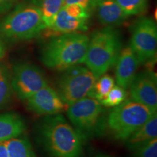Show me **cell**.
<instances>
[{
    "instance_id": "7402d4cb",
    "label": "cell",
    "mask_w": 157,
    "mask_h": 157,
    "mask_svg": "<svg viewBox=\"0 0 157 157\" xmlns=\"http://www.w3.org/2000/svg\"><path fill=\"white\" fill-rule=\"evenodd\" d=\"M127 97V90L119 85H114L108 95L100 101L102 105L107 108H113L123 103Z\"/></svg>"
},
{
    "instance_id": "83f0119b",
    "label": "cell",
    "mask_w": 157,
    "mask_h": 157,
    "mask_svg": "<svg viewBox=\"0 0 157 157\" xmlns=\"http://www.w3.org/2000/svg\"><path fill=\"white\" fill-rule=\"evenodd\" d=\"M13 0H0V11L7 8Z\"/></svg>"
},
{
    "instance_id": "ba28073f",
    "label": "cell",
    "mask_w": 157,
    "mask_h": 157,
    "mask_svg": "<svg viewBox=\"0 0 157 157\" xmlns=\"http://www.w3.org/2000/svg\"><path fill=\"white\" fill-rule=\"evenodd\" d=\"M131 48L138 58L140 64H151L156 60L157 50V25L151 17L137 20L132 28Z\"/></svg>"
},
{
    "instance_id": "8fae6325",
    "label": "cell",
    "mask_w": 157,
    "mask_h": 157,
    "mask_svg": "<svg viewBox=\"0 0 157 157\" xmlns=\"http://www.w3.org/2000/svg\"><path fill=\"white\" fill-rule=\"evenodd\" d=\"M128 88L132 101L156 111L157 84L154 72L147 70L136 74Z\"/></svg>"
},
{
    "instance_id": "ffe728a7",
    "label": "cell",
    "mask_w": 157,
    "mask_h": 157,
    "mask_svg": "<svg viewBox=\"0 0 157 157\" xmlns=\"http://www.w3.org/2000/svg\"><path fill=\"white\" fill-rule=\"evenodd\" d=\"M13 93L10 71L5 66L0 64V111L9 103Z\"/></svg>"
},
{
    "instance_id": "4fadbf2b",
    "label": "cell",
    "mask_w": 157,
    "mask_h": 157,
    "mask_svg": "<svg viewBox=\"0 0 157 157\" xmlns=\"http://www.w3.org/2000/svg\"><path fill=\"white\" fill-rule=\"evenodd\" d=\"M88 21L89 20L70 16L63 7L55 17L52 25L44 31H48V34L54 36L86 31L88 29Z\"/></svg>"
},
{
    "instance_id": "3957f363",
    "label": "cell",
    "mask_w": 157,
    "mask_h": 157,
    "mask_svg": "<svg viewBox=\"0 0 157 157\" xmlns=\"http://www.w3.org/2000/svg\"><path fill=\"white\" fill-rule=\"evenodd\" d=\"M121 49L122 42L119 31L113 26L99 29L89 39L84 63L97 79L114 66Z\"/></svg>"
},
{
    "instance_id": "9a60e30c",
    "label": "cell",
    "mask_w": 157,
    "mask_h": 157,
    "mask_svg": "<svg viewBox=\"0 0 157 157\" xmlns=\"http://www.w3.org/2000/svg\"><path fill=\"white\" fill-rule=\"evenodd\" d=\"M26 129L24 120L15 113L0 114V143L23 135Z\"/></svg>"
},
{
    "instance_id": "5bb4252c",
    "label": "cell",
    "mask_w": 157,
    "mask_h": 157,
    "mask_svg": "<svg viewBox=\"0 0 157 157\" xmlns=\"http://www.w3.org/2000/svg\"><path fill=\"white\" fill-rule=\"evenodd\" d=\"M94 10L100 23L106 26L119 25L129 17L115 0H96Z\"/></svg>"
},
{
    "instance_id": "e0dca14e",
    "label": "cell",
    "mask_w": 157,
    "mask_h": 157,
    "mask_svg": "<svg viewBox=\"0 0 157 157\" xmlns=\"http://www.w3.org/2000/svg\"><path fill=\"white\" fill-rule=\"evenodd\" d=\"M9 157H37L28 137L20 136L6 142Z\"/></svg>"
},
{
    "instance_id": "30bf717a",
    "label": "cell",
    "mask_w": 157,
    "mask_h": 157,
    "mask_svg": "<svg viewBox=\"0 0 157 157\" xmlns=\"http://www.w3.org/2000/svg\"><path fill=\"white\" fill-rule=\"evenodd\" d=\"M27 108L41 116L58 114L66 111L68 105L64 103L57 90L47 85L25 100Z\"/></svg>"
},
{
    "instance_id": "cb8c5ba5",
    "label": "cell",
    "mask_w": 157,
    "mask_h": 157,
    "mask_svg": "<svg viewBox=\"0 0 157 157\" xmlns=\"http://www.w3.org/2000/svg\"><path fill=\"white\" fill-rule=\"evenodd\" d=\"M63 7L68 15L73 17L89 20L90 17V14L88 12L86 11L81 6L76 5V4L66 5L63 6Z\"/></svg>"
},
{
    "instance_id": "9c48e42d",
    "label": "cell",
    "mask_w": 157,
    "mask_h": 157,
    "mask_svg": "<svg viewBox=\"0 0 157 157\" xmlns=\"http://www.w3.org/2000/svg\"><path fill=\"white\" fill-rule=\"evenodd\" d=\"M13 92L21 101H25L45 86L48 82L42 70L29 63L14 65L11 73Z\"/></svg>"
},
{
    "instance_id": "7c38bea8",
    "label": "cell",
    "mask_w": 157,
    "mask_h": 157,
    "mask_svg": "<svg viewBox=\"0 0 157 157\" xmlns=\"http://www.w3.org/2000/svg\"><path fill=\"white\" fill-rule=\"evenodd\" d=\"M139 65L138 58L130 46L121 49L114 65L117 85L127 90L137 74Z\"/></svg>"
},
{
    "instance_id": "5b68a950",
    "label": "cell",
    "mask_w": 157,
    "mask_h": 157,
    "mask_svg": "<svg viewBox=\"0 0 157 157\" xmlns=\"http://www.w3.org/2000/svg\"><path fill=\"white\" fill-rule=\"evenodd\" d=\"M156 113L146 105L126 99L109 113L106 126L115 139L125 141Z\"/></svg>"
},
{
    "instance_id": "ac0fdd59",
    "label": "cell",
    "mask_w": 157,
    "mask_h": 157,
    "mask_svg": "<svg viewBox=\"0 0 157 157\" xmlns=\"http://www.w3.org/2000/svg\"><path fill=\"white\" fill-rule=\"evenodd\" d=\"M32 2L40 10L47 28L52 25L55 17L63 7V0H32Z\"/></svg>"
},
{
    "instance_id": "484cf974",
    "label": "cell",
    "mask_w": 157,
    "mask_h": 157,
    "mask_svg": "<svg viewBox=\"0 0 157 157\" xmlns=\"http://www.w3.org/2000/svg\"><path fill=\"white\" fill-rule=\"evenodd\" d=\"M0 157H9L6 142L0 143Z\"/></svg>"
},
{
    "instance_id": "44dd1931",
    "label": "cell",
    "mask_w": 157,
    "mask_h": 157,
    "mask_svg": "<svg viewBox=\"0 0 157 157\" xmlns=\"http://www.w3.org/2000/svg\"><path fill=\"white\" fill-rule=\"evenodd\" d=\"M127 16L142 15L148 9V0H115Z\"/></svg>"
},
{
    "instance_id": "7a4b0ae2",
    "label": "cell",
    "mask_w": 157,
    "mask_h": 157,
    "mask_svg": "<svg viewBox=\"0 0 157 157\" xmlns=\"http://www.w3.org/2000/svg\"><path fill=\"white\" fill-rule=\"evenodd\" d=\"M89 39L82 33L56 36L42 48L41 61L47 68L61 71L84 63Z\"/></svg>"
},
{
    "instance_id": "277c9868",
    "label": "cell",
    "mask_w": 157,
    "mask_h": 157,
    "mask_svg": "<svg viewBox=\"0 0 157 157\" xmlns=\"http://www.w3.org/2000/svg\"><path fill=\"white\" fill-rule=\"evenodd\" d=\"M47 29L40 10L34 4L17 6L0 22V36L10 41L36 38Z\"/></svg>"
},
{
    "instance_id": "6da1fadb",
    "label": "cell",
    "mask_w": 157,
    "mask_h": 157,
    "mask_svg": "<svg viewBox=\"0 0 157 157\" xmlns=\"http://www.w3.org/2000/svg\"><path fill=\"white\" fill-rule=\"evenodd\" d=\"M37 132L50 157H82L84 139L60 113L45 116L39 123Z\"/></svg>"
},
{
    "instance_id": "52a82bcc",
    "label": "cell",
    "mask_w": 157,
    "mask_h": 157,
    "mask_svg": "<svg viewBox=\"0 0 157 157\" xmlns=\"http://www.w3.org/2000/svg\"><path fill=\"white\" fill-rule=\"evenodd\" d=\"M96 78L87 67L76 65L63 71L57 82V92L68 106L87 97Z\"/></svg>"
},
{
    "instance_id": "d6986e66",
    "label": "cell",
    "mask_w": 157,
    "mask_h": 157,
    "mask_svg": "<svg viewBox=\"0 0 157 157\" xmlns=\"http://www.w3.org/2000/svg\"><path fill=\"white\" fill-rule=\"evenodd\" d=\"M115 85V80L110 74H105L96 79L87 97L101 101L108 95L110 90Z\"/></svg>"
},
{
    "instance_id": "f1b7e54d",
    "label": "cell",
    "mask_w": 157,
    "mask_h": 157,
    "mask_svg": "<svg viewBox=\"0 0 157 157\" xmlns=\"http://www.w3.org/2000/svg\"><path fill=\"white\" fill-rule=\"evenodd\" d=\"M95 157H111L109 156L107 154H98V155H96Z\"/></svg>"
},
{
    "instance_id": "8992f818",
    "label": "cell",
    "mask_w": 157,
    "mask_h": 157,
    "mask_svg": "<svg viewBox=\"0 0 157 157\" xmlns=\"http://www.w3.org/2000/svg\"><path fill=\"white\" fill-rule=\"evenodd\" d=\"M66 111L68 120L84 140L101 135L105 129V109L98 100L84 98L69 105Z\"/></svg>"
},
{
    "instance_id": "4316f807",
    "label": "cell",
    "mask_w": 157,
    "mask_h": 157,
    "mask_svg": "<svg viewBox=\"0 0 157 157\" xmlns=\"http://www.w3.org/2000/svg\"><path fill=\"white\" fill-rule=\"evenodd\" d=\"M6 53V46L4 42L2 37L0 36V60H2L5 56Z\"/></svg>"
},
{
    "instance_id": "2e32d148",
    "label": "cell",
    "mask_w": 157,
    "mask_h": 157,
    "mask_svg": "<svg viewBox=\"0 0 157 157\" xmlns=\"http://www.w3.org/2000/svg\"><path fill=\"white\" fill-rule=\"evenodd\" d=\"M157 137V113L137 129L126 140V146L134 151L138 147Z\"/></svg>"
},
{
    "instance_id": "d4e9b609",
    "label": "cell",
    "mask_w": 157,
    "mask_h": 157,
    "mask_svg": "<svg viewBox=\"0 0 157 157\" xmlns=\"http://www.w3.org/2000/svg\"><path fill=\"white\" fill-rule=\"evenodd\" d=\"M95 3L96 0H63V6L76 4L83 7L90 14L95 10Z\"/></svg>"
},
{
    "instance_id": "603a6c76",
    "label": "cell",
    "mask_w": 157,
    "mask_h": 157,
    "mask_svg": "<svg viewBox=\"0 0 157 157\" xmlns=\"http://www.w3.org/2000/svg\"><path fill=\"white\" fill-rule=\"evenodd\" d=\"M133 157H157V137L135 149Z\"/></svg>"
}]
</instances>
